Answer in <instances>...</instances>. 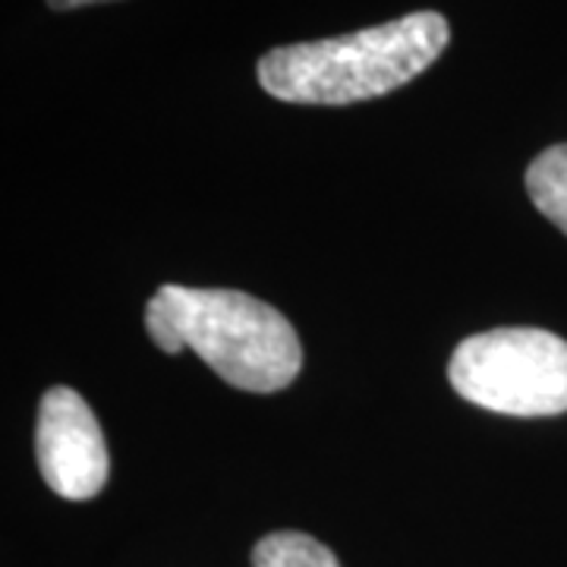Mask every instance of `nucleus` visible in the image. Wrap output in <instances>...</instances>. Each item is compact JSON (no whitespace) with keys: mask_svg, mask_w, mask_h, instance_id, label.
Wrapping results in <instances>:
<instances>
[{"mask_svg":"<svg viewBox=\"0 0 567 567\" xmlns=\"http://www.w3.org/2000/svg\"><path fill=\"white\" fill-rule=\"evenodd\" d=\"M447 41L445 17L420 10L338 39L271 48L259 61V85L290 104L369 102L416 80L442 58Z\"/></svg>","mask_w":567,"mask_h":567,"instance_id":"obj_1","label":"nucleus"},{"mask_svg":"<svg viewBox=\"0 0 567 567\" xmlns=\"http://www.w3.org/2000/svg\"><path fill=\"white\" fill-rule=\"evenodd\" d=\"M145 331L164 353L193 350L227 385L271 394L303 365L293 324L244 290H199L164 284L145 306Z\"/></svg>","mask_w":567,"mask_h":567,"instance_id":"obj_2","label":"nucleus"},{"mask_svg":"<svg viewBox=\"0 0 567 567\" xmlns=\"http://www.w3.org/2000/svg\"><path fill=\"white\" fill-rule=\"evenodd\" d=\"M447 382L470 404L505 416L567 413V341L543 328H492L457 344Z\"/></svg>","mask_w":567,"mask_h":567,"instance_id":"obj_3","label":"nucleus"},{"mask_svg":"<svg viewBox=\"0 0 567 567\" xmlns=\"http://www.w3.org/2000/svg\"><path fill=\"white\" fill-rule=\"evenodd\" d=\"M39 470L51 492L66 502H89L107 483L111 461L102 425L73 388L44 391L35 425Z\"/></svg>","mask_w":567,"mask_h":567,"instance_id":"obj_4","label":"nucleus"},{"mask_svg":"<svg viewBox=\"0 0 567 567\" xmlns=\"http://www.w3.org/2000/svg\"><path fill=\"white\" fill-rule=\"evenodd\" d=\"M527 193L548 221L567 234V142L533 158L527 167Z\"/></svg>","mask_w":567,"mask_h":567,"instance_id":"obj_5","label":"nucleus"},{"mask_svg":"<svg viewBox=\"0 0 567 567\" xmlns=\"http://www.w3.org/2000/svg\"><path fill=\"white\" fill-rule=\"evenodd\" d=\"M252 567H341V561L319 539L297 529H281L256 543Z\"/></svg>","mask_w":567,"mask_h":567,"instance_id":"obj_6","label":"nucleus"},{"mask_svg":"<svg viewBox=\"0 0 567 567\" xmlns=\"http://www.w3.org/2000/svg\"><path fill=\"white\" fill-rule=\"evenodd\" d=\"M95 3H111V0H48L51 10H80V7H95Z\"/></svg>","mask_w":567,"mask_h":567,"instance_id":"obj_7","label":"nucleus"}]
</instances>
